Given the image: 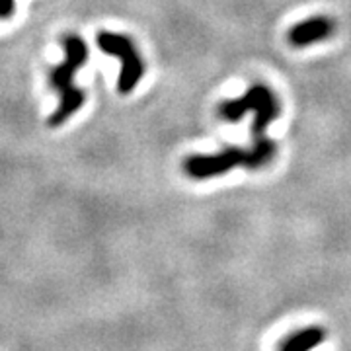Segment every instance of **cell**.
<instances>
[{
	"label": "cell",
	"instance_id": "obj_3",
	"mask_svg": "<svg viewBox=\"0 0 351 351\" xmlns=\"http://www.w3.org/2000/svg\"><path fill=\"white\" fill-rule=\"evenodd\" d=\"M98 47L108 55H113L121 61V73L117 80V90L121 94H129L133 88L137 86L141 76L145 73V63L135 49L133 41L127 36L119 34H110V32H101L98 36Z\"/></svg>",
	"mask_w": 351,
	"mask_h": 351
},
{
	"label": "cell",
	"instance_id": "obj_5",
	"mask_svg": "<svg viewBox=\"0 0 351 351\" xmlns=\"http://www.w3.org/2000/svg\"><path fill=\"white\" fill-rule=\"evenodd\" d=\"M334 34H336V22L332 18L314 16V18H306V20L293 25L289 29L287 39L289 45L302 49V47H308V45L332 38Z\"/></svg>",
	"mask_w": 351,
	"mask_h": 351
},
{
	"label": "cell",
	"instance_id": "obj_6",
	"mask_svg": "<svg viewBox=\"0 0 351 351\" xmlns=\"http://www.w3.org/2000/svg\"><path fill=\"white\" fill-rule=\"evenodd\" d=\"M322 339H324V330L316 326L302 328L299 332L289 334L277 351H313L316 346L322 343Z\"/></svg>",
	"mask_w": 351,
	"mask_h": 351
},
{
	"label": "cell",
	"instance_id": "obj_1",
	"mask_svg": "<svg viewBox=\"0 0 351 351\" xmlns=\"http://www.w3.org/2000/svg\"><path fill=\"white\" fill-rule=\"evenodd\" d=\"M63 47L66 57H64L63 63L59 64V66H55L53 73H51V84L61 96L59 108L49 117L51 127L63 125L64 121L73 113L78 112L82 108V104H84V92L73 84V78H75L76 71L86 63V43L82 41V38L71 34V36H64L63 38Z\"/></svg>",
	"mask_w": 351,
	"mask_h": 351
},
{
	"label": "cell",
	"instance_id": "obj_7",
	"mask_svg": "<svg viewBox=\"0 0 351 351\" xmlns=\"http://www.w3.org/2000/svg\"><path fill=\"white\" fill-rule=\"evenodd\" d=\"M14 12V0H0V20L10 18Z\"/></svg>",
	"mask_w": 351,
	"mask_h": 351
},
{
	"label": "cell",
	"instance_id": "obj_2",
	"mask_svg": "<svg viewBox=\"0 0 351 351\" xmlns=\"http://www.w3.org/2000/svg\"><path fill=\"white\" fill-rule=\"evenodd\" d=\"M248 112L256 113L254 123H252L254 141L265 138L267 127L269 123H274L279 115V101L276 94L263 84H254L244 96L226 100L219 106V115L225 121H240Z\"/></svg>",
	"mask_w": 351,
	"mask_h": 351
},
{
	"label": "cell",
	"instance_id": "obj_4",
	"mask_svg": "<svg viewBox=\"0 0 351 351\" xmlns=\"http://www.w3.org/2000/svg\"><path fill=\"white\" fill-rule=\"evenodd\" d=\"M248 151L240 147H226L219 154H193L184 160V172L193 180H207L213 176H223L232 168H246Z\"/></svg>",
	"mask_w": 351,
	"mask_h": 351
}]
</instances>
